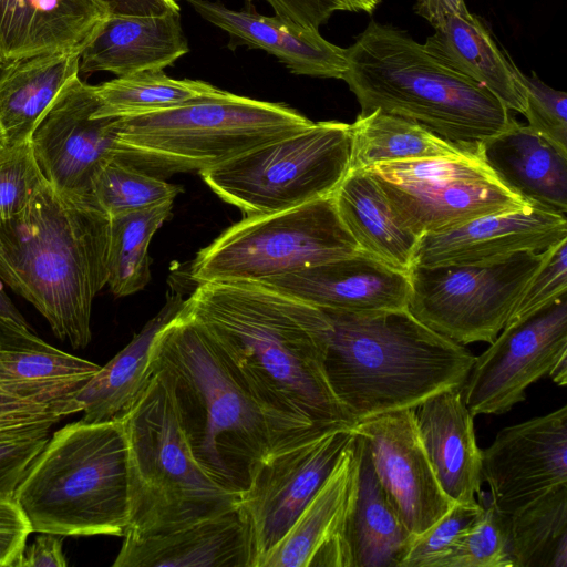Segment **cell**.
I'll list each match as a JSON object with an SVG mask.
<instances>
[{
	"instance_id": "17",
	"label": "cell",
	"mask_w": 567,
	"mask_h": 567,
	"mask_svg": "<svg viewBox=\"0 0 567 567\" xmlns=\"http://www.w3.org/2000/svg\"><path fill=\"white\" fill-rule=\"evenodd\" d=\"M352 430L364 440L374 473L412 535L423 533L452 507L422 444L415 409L373 415Z\"/></svg>"
},
{
	"instance_id": "31",
	"label": "cell",
	"mask_w": 567,
	"mask_h": 567,
	"mask_svg": "<svg viewBox=\"0 0 567 567\" xmlns=\"http://www.w3.org/2000/svg\"><path fill=\"white\" fill-rule=\"evenodd\" d=\"M358 436V483L343 539L352 567H399L413 535L379 482L364 440Z\"/></svg>"
},
{
	"instance_id": "33",
	"label": "cell",
	"mask_w": 567,
	"mask_h": 567,
	"mask_svg": "<svg viewBox=\"0 0 567 567\" xmlns=\"http://www.w3.org/2000/svg\"><path fill=\"white\" fill-rule=\"evenodd\" d=\"M350 125L349 171L390 162L464 158L478 153V143L449 141L416 122L380 110L359 114Z\"/></svg>"
},
{
	"instance_id": "29",
	"label": "cell",
	"mask_w": 567,
	"mask_h": 567,
	"mask_svg": "<svg viewBox=\"0 0 567 567\" xmlns=\"http://www.w3.org/2000/svg\"><path fill=\"white\" fill-rule=\"evenodd\" d=\"M185 299L167 293L162 309L150 319L131 342L82 386L78 400L83 422L121 419L137 401L153 373L151 351L157 334L181 312Z\"/></svg>"
},
{
	"instance_id": "27",
	"label": "cell",
	"mask_w": 567,
	"mask_h": 567,
	"mask_svg": "<svg viewBox=\"0 0 567 567\" xmlns=\"http://www.w3.org/2000/svg\"><path fill=\"white\" fill-rule=\"evenodd\" d=\"M179 11L162 16L109 14L80 54L83 73L116 76L164 70L188 53Z\"/></svg>"
},
{
	"instance_id": "4",
	"label": "cell",
	"mask_w": 567,
	"mask_h": 567,
	"mask_svg": "<svg viewBox=\"0 0 567 567\" xmlns=\"http://www.w3.org/2000/svg\"><path fill=\"white\" fill-rule=\"evenodd\" d=\"M150 365L168 378L179 425L197 463L218 485L240 496L274 446V435L261 409L184 307L157 334Z\"/></svg>"
},
{
	"instance_id": "2",
	"label": "cell",
	"mask_w": 567,
	"mask_h": 567,
	"mask_svg": "<svg viewBox=\"0 0 567 567\" xmlns=\"http://www.w3.org/2000/svg\"><path fill=\"white\" fill-rule=\"evenodd\" d=\"M110 221L90 198L47 181L23 209L0 219V281L73 349L90 343L93 300L107 285Z\"/></svg>"
},
{
	"instance_id": "37",
	"label": "cell",
	"mask_w": 567,
	"mask_h": 567,
	"mask_svg": "<svg viewBox=\"0 0 567 567\" xmlns=\"http://www.w3.org/2000/svg\"><path fill=\"white\" fill-rule=\"evenodd\" d=\"M179 185L147 173L116 154L95 174L90 199L110 217L174 200Z\"/></svg>"
},
{
	"instance_id": "13",
	"label": "cell",
	"mask_w": 567,
	"mask_h": 567,
	"mask_svg": "<svg viewBox=\"0 0 567 567\" xmlns=\"http://www.w3.org/2000/svg\"><path fill=\"white\" fill-rule=\"evenodd\" d=\"M354 436L336 426L272 447L255 466L239 507L249 523L255 564L288 532Z\"/></svg>"
},
{
	"instance_id": "46",
	"label": "cell",
	"mask_w": 567,
	"mask_h": 567,
	"mask_svg": "<svg viewBox=\"0 0 567 567\" xmlns=\"http://www.w3.org/2000/svg\"><path fill=\"white\" fill-rule=\"evenodd\" d=\"M62 536L40 533L30 546H25L16 567H65Z\"/></svg>"
},
{
	"instance_id": "15",
	"label": "cell",
	"mask_w": 567,
	"mask_h": 567,
	"mask_svg": "<svg viewBox=\"0 0 567 567\" xmlns=\"http://www.w3.org/2000/svg\"><path fill=\"white\" fill-rule=\"evenodd\" d=\"M94 85L70 80L45 110L29 138L44 179L60 193L90 198L92 181L116 152V122L93 117Z\"/></svg>"
},
{
	"instance_id": "34",
	"label": "cell",
	"mask_w": 567,
	"mask_h": 567,
	"mask_svg": "<svg viewBox=\"0 0 567 567\" xmlns=\"http://www.w3.org/2000/svg\"><path fill=\"white\" fill-rule=\"evenodd\" d=\"M513 567H567V484L507 516Z\"/></svg>"
},
{
	"instance_id": "18",
	"label": "cell",
	"mask_w": 567,
	"mask_h": 567,
	"mask_svg": "<svg viewBox=\"0 0 567 567\" xmlns=\"http://www.w3.org/2000/svg\"><path fill=\"white\" fill-rule=\"evenodd\" d=\"M482 480L506 516L567 484V406L501 430L482 451Z\"/></svg>"
},
{
	"instance_id": "32",
	"label": "cell",
	"mask_w": 567,
	"mask_h": 567,
	"mask_svg": "<svg viewBox=\"0 0 567 567\" xmlns=\"http://www.w3.org/2000/svg\"><path fill=\"white\" fill-rule=\"evenodd\" d=\"M80 53L17 59L0 69V125L7 146L28 141L62 87L80 73Z\"/></svg>"
},
{
	"instance_id": "11",
	"label": "cell",
	"mask_w": 567,
	"mask_h": 567,
	"mask_svg": "<svg viewBox=\"0 0 567 567\" xmlns=\"http://www.w3.org/2000/svg\"><path fill=\"white\" fill-rule=\"evenodd\" d=\"M554 247L492 264L412 266L408 309L456 343H491Z\"/></svg>"
},
{
	"instance_id": "48",
	"label": "cell",
	"mask_w": 567,
	"mask_h": 567,
	"mask_svg": "<svg viewBox=\"0 0 567 567\" xmlns=\"http://www.w3.org/2000/svg\"><path fill=\"white\" fill-rule=\"evenodd\" d=\"M414 10L435 28L449 16L467 9L464 0H415Z\"/></svg>"
},
{
	"instance_id": "20",
	"label": "cell",
	"mask_w": 567,
	"mask_h": 567,
	"mask_svg": "<svg viewBox=\"0 0 567 567\" xmlns=\"http://www.w3.org/2000/svg\"><path fill=\"white\" fill-rule=\"evenodd\" d=\"M359 462L360 440L354 433L318 492L258 567H352L343 533Z\"/></svg>"
},
{
	"instance_id": "49",
	"label": "cell",
	"mask_w": 567,
	"mask_h": 567,
	"mask_svg": "<svg viewBox=\"0 0 567 567\" xmlns=\"http://www.w3.org/2000/svg\"><path fill=\"white\" fill-rule=\"evenodd\" d=\"M2 285L3 284L0 281V316L12 318L28 326L27 321L24 320L20 311L14 307L11 299L4 292Z\"/></svg>"
},
{
	"instance_id": "38",
	"label": "cell",
	"mask_w": 567,
	"mask_h": 567,
	"mask_svg": "<svg viewBox=\"0 0 567 567\" xmlns=\"http://www.w3.org/2000/svg\"><path fill=\"white\" fill-rule=\"evenodd\" d=\"M483 511L457 539L437 567H513L508 545L507 516L501 514L482 492Z\"/></svg>"
},
{
	"instance_id": "53",
	"label": "cell",
	"mask_w": 567,
	"mask_h": 567,
	"mask_svg": "<svg viewBox=\"0 0 567 567\" xmlns=\"http://www.w3.org/2000/svg\"><path fill=\"white\" fill-rule=\"evenodd\" d=\"M3 63H4V62H3V59H2V56L0 55V69L2 68Z\"/></svg>"
},
{
	"instance_id": "1",
	"label": "cell",
	"mask_w": 567,
	"mask_h": 567,
	"mask_svg": "<svg viewBox=\"0 0 567 567\" xmlns=\"http://www.w3.org/2000/svg\"><path fill=\"white\" fill-rule=\"evenodd\" d=\"M184 309L261 409L272 447L355 424L326 377L320 308L258 281H208L197 284Z\"/></svg>"
},
{
	"instance_id": "5",
	"label": "cell",
	"mask_w": 567,
	"mask_h": 567,
	"mask_svg": "<svg viewBox=\"0 0 567 567\" xmlns=\"http://www.w3.org/2000/svg\"><path fill=\"white\" fill-rule=\"evenodd\" d=\"M342 80L355 95L360 114L380 110L455 143L484 141L511 118L486 87L443 63L406 32L375 21L348 48Z\"/></svg>"
},
{
	"instance_id": "28",
	"label": "cell",
	"mask_w": 567,
	"mask_h": 567,
	"mask_svg": "<svg viewBox=\"0 0 567 567\" xmlns=\"http://www.w3.org/2000/svg\"><path fill=\"white\" fill-rule=\"evenodd\" d=\"M434 29L423 44L431 54L486 87L508 111L524 114L522 71L480 17L466 10L449 16Z\"/></svg>"
},
{
	"instance_id": "12",
	"label": "cell",
	"mask_w": 567,
	"mask_h": 567,
	"mask_svg": "<svg viewBox=\"0 0 567 567\" xmlns=\"http://www.w3.org/2000/svg\"><path fill=\"white\" fill-rule=\"evenodd\" d=\"M399 220L416 236L527 204L481 158H427L368 168Z\"/></svg>"
},
{
	"instance_id": "19",
	"label": "cell",
	"mask_w": 567,
	"mask_h": 567,
	"mask_svg": "<svg viewBox=\"0 0 567 567\" xmlns=\"http://www.w3.org/2000/svg\"><path fill=\"white\" fill-rule=\"evenodd\" d=\"M566 239V215L526 205L423 234L413 266L492 264L520 252L544 251Z\"/></svg>"
},
{
	"instance_id": "45",
	"label": "cell",
	"mask_w": 567,
	"mask_h": 567,
	"mask_svg": "<svg viewBox=\"0 0 567 567\" xmlns=\"http://www.w3.org/2000/svg\"><path fill=\"white\" fill-rule=\"evenodd\" d=\"M276 17L303 29L319 30L334 11H342L338 0H265Z\"/></svg>"
},
{
	"instance_id": "24",
	"label": "cell",
	"mask_w": 567,
	"mask_h": 567,
	"mask_svg": "<svg viewBox=\"0 0 567 567\" xmlns=\"http://www.w3.org/2000/svg\"><path fill=\"white\" fill-rule=\"evenodd\" d=\"M109 14L99 0H0V55L81 54Z\"/></svg>"
},
{
	"instance_id": "41",
	"label": "cell",
	"mask_w": 567,
	"mask_h": 567,
	"mask_svg": "<svg viewBox=\"0 0 567 567\" xmlns=\"http://www.w3.org/2000/svg\"><path fill=\"white\" fill-rule=\"evenodd\" d=\"M44 182L29 140L0 151V219L23 209Z\"/></svg>"
},
{
	"instance_id": "40",
	"label": "cell",
	"mask_w": 567,
	"mask_h": 567,
	"mask_svg": "<svg viewBox=\"0 0 567 567\" xmlns=\"http://www.w3.org/2000/svg\"><path fill=\"white\" fill-rule=\"evenodd\" d=\"M52 425L34 423L0 430V498H14L31 465L47 445Z\"/></svg>"
},
{
	"instance_id": "42",
	"label": "cell",
	"mask_w": 567,
	"mask_h": 567,
	"mask_svg": "<svg viewBox=\"0 0 567 567\" xmlns=\"http://www.w3.org/2000/svg\"><path fill=\"white\" fill-rule=\"evenodd\" d=\"M526 90L527 122L534 131L567 151V94L540 81L535 73H520Z\"/></svg>"
},
{
	"instance_id": "52",
	"label": "cell",
	"mask_w": 567,
	"mask_h": 567,
	"mask_svg": "<svg viewBox=\"0 0 567 567\" xmlns=\"http://www.w3.org/2000/svg\"><path fill=\"white\" fill-rule=\"evenodd\" d=\"M7 146V140L3 133V130L0 125V151H2Z\"/></svg>"
},
{
	"instance_id": "10",
	"label": "cell",
	"mask_w": 567,
	"mask_h": 567,
	"mask_svg": "<svg viewBox=\"0 0 567 567\" xmlns=\"http://www.w3.org/2000/svg\"><path fill=\"white\" fill-rule=\"evenodd\" d=\"M359 250L330 195L280 212L245 216L198 251L189 277L196 284L265 281Z\"/></svg>"
},
{
	"instance_id": "30",
	"label": "cell",
	"mask_w": 567,
	"mask_h": 567,
	"mask_svg": "<svg viewBox=\"0 0 567 567\" xmlns=\"http://www.w3.org/2000/svg\"><path fill=\"white\" fill-rule=\"evenodd\" d=\"M333 198L341 221L362 251L396 270L409 272L420 237L399 220L368 171H349Z\"/></svg>"
},
{
	"instance_id": "21",
	"label": "cell",
	"mask_w": 567,
	"mask_h": 567,
	"mask_svg": "<svg viewBox=\"0 0 567 567\" xmlns=\"http://www.w3.org/2000/svg\"><path fill=\"white\" fill-rule=\"evenodd\" d=\"M320 309L373 312L408 309L409 272L358 252L258 281Z\"/></svg>"
},
{
	"instance_id": "47",
	"label": "cell",
	"mask_w": 567,
	"mask_h": 567,
	"mask_svg": "<svg viewBox=\"0 0 567 567\" xmlns=\"http://www.w3.org/2000/svg\"><path fill=\"white\" fill-rule=\"evenodd\" d=\"M110 14L162 16L179 11L175 0H99Z\"/></svg>"
},
{
	"instance_id": "36",
	"label": "cell",
	"mask_w": 567,
	"mask_h": 567,
	"mask_svg": "<svg viewBox=\"0 0 567 567\" xmlns=\"http://www.w3.org/2000/svg\"><path fill=\"white\" fill-rule=\"evenodd\" d=\"M173 203L110 217L107 286L115 297L136 293L150 282V243L172 216Z\"/></svg>"
},
{
	"instance_id": "6",
	"label": "cell",
	"mask_w": 567,
	"mask_h": 567,
	"mask_svg": "<svg viewBox=\"0 0 567 567\" xmlns=\"http://www.w3.org/2000/svg\"><path fill=\"white\" fill-rule=\"evenodd\" d=\"M14 499L33 532L123 537L130 516L123 420H80L59 429L31 465Z\"/></svg>"
},
{
	"instance_id": "39",
	"label": "cell",
	"mask_w": 567,
	"mask_h": 567,
	"mask_svg": "<svg viewBox=\"0 0 567 567\" xmlns=\"http://www.w3.org/2000/svg\"><path fill=\"white\" fill-rule=\"evenodd\" d=\"M483 505L454 503L434 524L413 535L399 567H437L460 536L481 516Z\"/></svg>"
},
{
	"instance_id": "9",
	"label": "cell",
	"mask_w": 567,
	"mask_h": 567,
	"mask_svg": "<svg viewBox=\"0 0 567 567\" xmlns=\"http://www.w3.org/2000/svg\"><path fill=\"white\" fill-rule=\"evenodd\" d=\"M350 154V124L313 122L199 175L245 216L268 214L333 195L349 172Z\"/></svg>"
},
{
	"instance_id": "3",
	"label": "cell",
	"mask_w": 567,
	"mask_h": 567,
	"mask_svg": "<svg viewBox=\"0 0 567 567\" xmlns=\"http://www.w3.org/2000/svg\"><path fill=\"white\" fill-rule=\"evenodd\" d=\"M327 318L323 367L329 385L354 423L415 409L462 386L475 357L432 330L409 309L349 312Z\"/></svg>"
},
{
	"instance_id": "14",
	"label": "cell",
	"mask_w": 567,
	"mask_h": 567,
	"mask_svg": "<svg viewBox=\"0 0 567 567\" xmlns=\"http://www.w3.org/2000/svg\"><path fill=\"white\" fill-rule=\"evenodd\" d=\"M489 344L475 357L462 385L473 416L509 411L525 400L532 383L567 355V295L506 324Z\"/></svg>"
},
{
	"instance_id": "50",
	"label": "cell",
	"mask_w": 567,
	"mask_h": 567,
	"mask_svg": "<svg viewBox=\"0 0 567 567\" xmlns=\"http://www.w3.org/2000/svg\"><path fill=\"white\" fill-rule=\"evenodd\" d=\"M382 0H338L342 11L367 12L371 14Z\"/></svg>"
},
{
	"instance_id": "22",
	"label": "cell",
	"mask_w": 567,
	"mask_h": 567,
	"mask_svg": "<svg viewBox=\"0 0 567 567\" xmlns=\"http://www.w3.org/2000/svg\"><path fill=\"white\" fill-rule=\"evenodd\" d=\"M248 520L239 505L181 529L124 537L113 567H254Z\"/></svg>"
},
{
	"instance_id": "23",
	"label": "cell",
	"mask_w": 567,
	"mask_h": 567,
	"mask_svg": "<svg viewBox=\"0 0 567 567\" xmlns=\"http://www.w3.org/2000/svg\"><path fill=\"white\" fill-rule=\"evenodd\" d=\"M206 21L226 31L236 44L261 49L275 55L297 75L342 80L348 49L323 39L319 30L303 29L251 10H234L219 2L186 0Z\"/></svg>"
},
{
	"instance_id": "44",
	"label": "cell",
	"mask_w": 567,
	"mask_h": 567,
	"mask_svg": "<svg viewBox=\"0 0 567 567\" xmlns=\"http://www.w3.org/2000/svg\"><path fill=\"white\" fill-rule=\"evenodd\" d=\"M31 523L14 498H0V567H16L29 535Z\"/></svg>"
},
{
	"instance_id": "51",
	"label": "cell",
	"mask_w": 567,
	"mask_h": 567,
	"mask_svg": "<svg viewBox=\"0 0 567 567\" xmlns=\"http://www.w3.org/2000/svg\"><path fill=\"white\" fill-rule=\"evenodd\" d=\"M548 375L558 385H566L567 383V355L558 360L549 371Z\"/></svg>"
},
{
	"instance_id": "26",
	"label": "cell",
	"mask_w": 567,
	"mask_h": 567,
	"mask_svg": "<svg viewBox=\"0 0 567 567\" xmlns=\"http://www.w3.org/2000/svg\"><path fill=\"white\" fill-rule=\"evenodd\" d=\"M478 153L527 204L566 215L567 151L511 116L504 130L478 142Z\"/></svg>"
},
{
	"instance_id": "8",
	"label": "cell",
	"mask_w": 567,
	"mask_h": 567,
	"mask_svg": "<svg viewBox=\"0 0 567 567\" xmlns=\"http://www.w3.org/2000/svg\"><path fill=\"white\" fill-rule=\"evenodd\" d=\"M152 368V367H151ZM145 390L123 420L130 473V516L123 537L181 529L239 505L197 463L178 422L166 373L152 368Z\"/></svg>"
},
{
	"instance_id": "16",
	"label": "cell",
	"mask_w": 567,
	"mask_h": 567,
	"mask_svg": "<svg viewBox=\"0 0 567 567\" xmlns=\"http://www.w3.org/2000/svg\"><path fill=\"white\" fill-rule=\"evenodd\" d=\"M101 365L66 353L0 316V414L61 421L82 412L78 394Z\"/></svg>"
},
{
	"instance_id": "7",
	"label": "cell",
	"mask_w": 567,
	"mask_h": 567,
	"mask_svg": "<svg viewBox=\"0 0 567 567\" xmlns=\"http://www.w3.org/2000/svg\"><path fill=\"white\" fill-rule=\"evenodd\" d=\"M312 124L286 104L220 89L179 106L117 118L115 154L161 178L199 173Z\"/></svg>"
},
{
	"instance_id": "35",
	"label": "cell",
	"mask_w": 567,
	"mask_h": 567,
	"mask_svg": "<svg viewBox=\"0 0 567 567\" xmlns=\"http://www.w3.org/2000/svg\"><path fill=\"white\" fill-rule=\"evenodd\" d=\"M94 89L100 105L92 116L112 118L179 106L220 91L205 81L169 78L163 70L117 76Z\"/></svg>"
},
{
	"instance_id": "43",
	"label": "cell",
	"mask_w": 567,
	"mask_h": 567,
	"mask_svg": "<svg viewBox=\"0 0 567 567\" xmlns=\"http://www.w3.org/2000/svg\"><path fill=\"white\" fill-rule=\"evenodd\" d=\"M567 291V239L557 244L535 274L506 324L519 321L550 305ZM505 324V326H506Z\"/></svg>"
},
{
	"instance_id": "25",
	"label": "cell",
	"mask_w": 567,
	"mask_h": 567,
	"mask_svg": "<svg viewBox=\"0 0 567 567\" xmlns=\"http://www.w3.org/2000/svg\"><path fill=\"white\" fill-rule=\"evenodd\" d=\"M462 386L441 391L415 408L419 434L444 493L461 504H477L482 451Z\"/></svg>"
}]
</instances>
